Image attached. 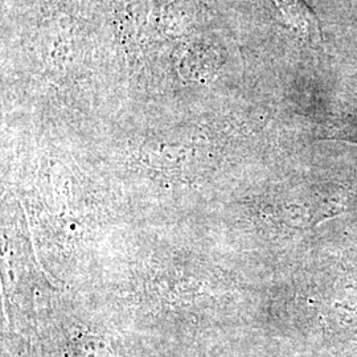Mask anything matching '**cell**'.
<instances>
[{
    "mask_svg": "<svg viewBox=\"0 0 357 357\" xmlns=\"http://www.w3.org/2000/svg\"><path fill=\"white\" fill-rule=\"evenodd\" d=\"M29 8L24 40L32 75L85 76L89 54L76 0H35Z\"/></svg>",
    "mask_w": 357,
    "mask_h": 357,
    "instance_id": "1",
    "label": "cell"
},
{
    "mask_svg": "<svg viewBox=\"0 0 357 357\" xmlns=\"http://www.w3.org/2000/svg\"><path fill=\"white\" fill-rule=\"evenodd\" d=\"M281 13L283 23L307 41L319 36L318 19L303 0H273Z\"/></svg>",
    "mask_w": 357,
    "mask_h": 357,
    "instance_id": "2",
    "label": "cell"
},
{
    "mask_svg": "<svg viewBox=\"0 0 357 357\" xmlns=\"http://www.w3.org/2000/svg\"><path fill=\"white\" fill-rule=\"evenodd\" d=\"M76 357H106V349L100 340L81 339L77 344Z\"/></svg>",
    "mask_w": 357,
    "mask_h": 357,
    "instance_id": "3",
    "label": "cell"
}]
</instances>
